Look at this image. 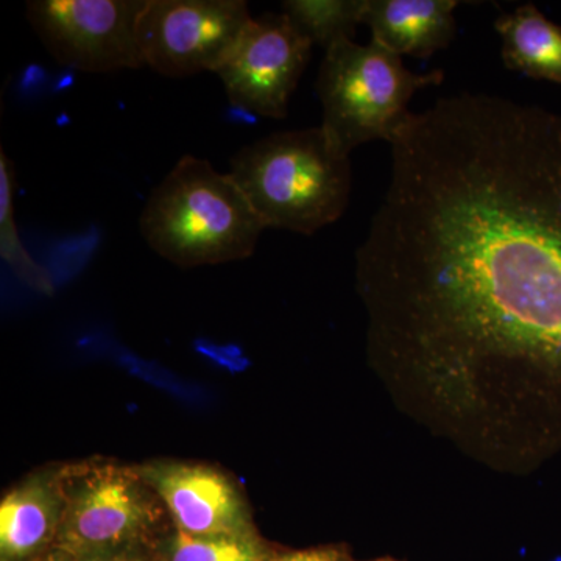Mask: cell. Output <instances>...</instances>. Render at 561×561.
<instances>
[{
  "label": "cell",
  "mask_w": 561,
  "mask_h": 561,
  "mask_svg": "<svg viewBox=\"0 0 561 561\" xmlns=\"http://www.w3.org/2000/svg\"><path fill=\"white\" fill-rule=\"evenodd\" d=\"M14 171L5 151L0 153V253L11 267L33 287L50 289L46 272L28 256L20 239L13 210Z\"/></svg>",
  "instance_id": "15"
},
{
  "label": "cell",
  "mask_w": 561,
  "mask_h": 561,
  "mask_svg": "<svg viewBox=\"0 0 561 561\" xmlns=\"http://www.w3.org/2000/svg\"><path fill=\"white\" fill-rule=\"evenodd\" d=\"M147 0H33L27 20L58 65L81 72L144 68L138 21Z\"/></svg>",
  "instance_id": "7"
},
{
  "label": "cell",
  "mask_w": 561,
  "mask_h": 561,
  "mask_svg": "<svg viewBox=\"0 0 561 561\" xmlns=\"http://www.w3.org/2000/svg\"><path fill=\"white\" fill-rule=\"evenodd\" d=\"M442 81L440 70L412 72L400 55L376 41H342L327 50L317 77L320 127L345 154L371 140L390 144L411 117L415 92Z\"/></svg>",
  "instance_id": "4"
},
{
  "label": "cell",
  "mask_w": 561,
  "mask_h": 561,
  "mask_svg": "<svg viewBox=\"0 0 561 561\" xmlns=\"http://www.w3.org/2000/svg\"><path fill=\"white\" fill-rule=\"evenodd\" d=\"M230 175L267 228L311 236L348 208L353 173L323 128L273 133L231 158Z\"/></svg>",
  "instance_id": "3"
},
{
  "label": "cell",
  "mask_w": 561,
  "mask_h": 561,
  "mask_svg": "<svg viewBox=\"0 0 561 561\" xmlns=\"http://www.w3.org/2000/svg\"><path fill=\"white\" fill-rule=\"evenodd\" d=\"M139 227L151 249L181 267L245 260L267 230L230 172L191 154L151 192Z\"/></svg>",
  "instance_id": "2"
},
{
  "label": "cell",
  "mask_w": 561,
  "mask_h": 561,
  "mask_svg": "<svg viewBox=\"0 0 561 561\" xmlns=\"http://www.w3.org/2000/svg\"><path fill=\"white\" fill-rule=\"evenodd\" d=\"M81 561H160L154 551V542L125 546V548L111 549V551L90 553L79 557Z\"/></svg>",
  "instance_id": "16"
},
{
  "label": "cell",
  "mask_w": 561,
  "mask_h": 561,
  "mask_svg": "<svg viewBox=\"0 0 561 561\" xmlns=\"http://www.w3.org/2000/svg\"><path fill=\"white\" fill-rule=\"evenodd\" d=\"M138 467L161 497L175 529L194 537L257 534L242 491L224 471L176 460Z\"/></svg>",
  "instance_id": "9"
},
{
  "label": "cell",
  "mask_w": 561,
  "mask_h": 561,
  "mask_svg": "<svg viewBox=\"0 0 561 561\" xmlns=\"http://www.w3.org/2000/svg\"><path fill=\"white\" fill-rule=\"evenodd\" d=\"M31 561H81L79 557L73 556V553H70L68 551H65V549L57 548V546H54V548L49 549V551L41 553L39 557H36V559H33Z\"/></svg>",
  "instance_id": "18"
},
{
  "label": "cell",
  "mask_w": 561,
  "mask_h": 561,
  "mask_svg": "<svg viewBox=\"0 0 561 561\" xmlns=\"http://www.w3.org/2000/svg\"><path fill=\"white\" fill-rule=\"evenodd\" d=\"M365 5L367 0H286L280 9L312 46L328 50L353 39L357 25L364 24Z\"/></svg>",
  "instance_id": "13"
},
{
  "label": "cell",
  "mask_w": 561,
  "mask_h": 561,
  "mask_svg": "<svg viewBox=\"0 0 561 561\" xmlns=\"http://www.w3.org/2000/svg\"><path fill=\"white\" fill-rule=\"evenodd\" d=\"M61 519L57 468L33 472L0 502V561H31L49 551Z\"/></svg>",
  "instance_id": "10"
},
{
  "label": "cell",
  "mask_w": 561,
  "mask_h": 561,
  "mask_svg": "<svg viewBox=\"0 0 561 561\" xmlns=\"http://www.w3.org/2000/svg\"><path fill=\"white\" fill-rule=\"evenodd\" d=\"M62 519L57 548L73 556L158 541L172 526L139 467L88 459L57 467Z\"/></svg>",
  "instance_id": "5"
},
{
  "label": "cell",
  "mask_w": 561,
  "mask_h": 561,
  "mask_svg": "<svg viewBox=\"0 0 561 561\" xmlns=\"http://www.w3.org/2000/svg\"><path fill=\"white\" fill-rule=\"evenodd\" d=\"M356 280L383 378L507 446L534 383L561 381V113L486 92L412 113Z\"/></svg>",
  "instance_id": "1"
},
{
  "label": "cell",
  "mask_w": 561,
  "mask_h": 561,
  "mask_svg": "<svg viewBox=\"0 0 561 561\" xmlns=\"http://www.w3.org/2000/svg\"><path fill=\"white\" fill-rule=\"evenodd\" d=\"M456 0H367L364 24L393 54L430 58L456 36Z\"/></svg>",
  "instance_id": "11"
},
{
  "label": "cell",
  "mask_w": 561,
  "mask_h": 561,
  "mask_svg": "<svg viewBox=\"0 0 561 561\" xmlns=\"http://www.w3.org/2000/svg\"><path fill=\"white\" fill-rule=\"evenodd\" d=\"M312 47L283 13L253 18L216 72L228 101L247 113L284 119Z\"/></svg>",
  "instance_id": "8"
},
{
  "label": "cell",
  "mask_w": 561,
  "mask_h": 561,
  "mask_svg": "<svg viewBox=\"0 0 561 561\" xmlns=\"http://www.w3.org/2000/svg\"><path fill=\"white\" fill-rule=\"evenodd\" d=\"M251 20L243 0H147L136 31L142 65L173 79L217 72Z\"/></svg>",
  "instance_id": "6"
},
{
  "label": "cell",
  "mask_w": 561,
  "mask_h": 561,
  "mask_svg": "<svg viewBox=\"0 0 561 561\" xmlns=\"http://www.w3.org/2000/svg\"><path fill=\"white\" fill-rule=\"evenodd\" d=\"M501 36L502 60L531 79L561 84V27L534 3L501 14L494 22Z\"/></svg>",
  "instance_id": "12"
},
{
  "label": "cell",
  "mask_w": 561,
  "mask_h": 561,
  "mask_svg": "<svg viewBox=\"0 0 561 561\" xmlns=\"http://www.w3.org/2000/svg\"><path fill=\"white\" fill-rule=\"evenodd\" d=\"M371 561H394V560H391V559H378V560H371Z\"/></svg>",
  "instance_id": "19"
},
{
  "label": "cell",
  "mask_w": 561,
  "mask_h": 561,
  "mask_svg": "<svg viewBox=\"0 0 561 561\" xmlns=\"http://www.w3.org/2000/svg\"><path fill=\"white\" fill-rule=\"evenodd\" d=\"M160 561H271L273 552L260 534L194 537L171 526L154 542Z\"/></svg>",
  "instance_id": "14"
},
{
  "label": "cell",
  "mask_w": 561,
  "mask_h": 561,
  "mask_svg": "<svg viewBox=\"0 0 561 561\" xmlns=\"http://www.w3.org/2000/svg\"><path fill=\"white\" fill-rule=\"evenodd\" d=\"M271 561H353L348 551L342 546H320V548L302 549L276 553Z\"/></svg>",
  "instance_id": "17"
}]
</instances>
